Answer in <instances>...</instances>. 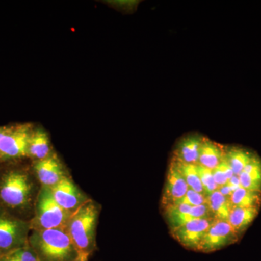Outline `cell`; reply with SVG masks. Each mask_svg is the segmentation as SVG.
I'll use <instances>...</instances> for the list:
<instances>
[{"mask_svg":"<svg viewBox=\"0 0 261 261\" xmlns=\"http://www.w3.org/2000/svg\"><path fill=\"white\" fill-rule=\"evenodd\" d=\"M224 159V147L208 138L202 137L197 164L208 169L214 170Z\"/></svg>","mask_w":261,"mask_h":261,"instance_id":"obj_13","label":"cell"},{"mask_svg":"<svg viewBox=\"0 0 261 261\" xmlns=\"http://www.w3.org/2000/svg\"><path fill=\"white\" fill-rule=\"evenodd\" d=\"M0 261H40L34 250L27 245L8 252L1 257Z\"/></svg>","mask_w":261,"mask_h":261,"instance_id":"obj_22","label":"cell"},{"mask_svg":"<svg viewBox=\"0 0 261 261\" xmlns=\"http://www.w3.org/2000/svg\"><path fill=\"white\" fill-rule=\"evenodd\" d=\"M206 197L212 217L216 220L228 221L233 208L230 197L223 195L218 190Z\"/></svg>","mask_w":261,"mask_h":261,"instance_id":"obj_16","label":"cell"},{"mask_svg":"<svg viewBox=\"0 0 261 261\" xmlns=\"http://www.w3.org/2000/svg\"><path fill=\"white\" fill-rule=\"evenodd\" d=\"M238 232L228 221L215 220L201 242L197 251L211 252L238 241Z\"/></svg>","mask_w":261,"mask_h":261,"instance_id":"obj_7","label":"cell"},{"mask_svg":"<svg viewBox=\"0 0 261 261\" xmlns=\"http://www.w3.org/2000/svg\"><path fill=\"white\" fill-rule=\"evenodd\" d=\"M190 190L188 185L172 162L170 163L163 197V205L172 204L182 198Z\"/></svg>","mask_w":261,"mask_h":261,"instance_id":"obj_10","label":"cell"},{"mask_svg":"<svg viewBox=\"0 0 261 261\" xmlns=\"http://www.w3.org/2000/svg\"><path fill=\"white\" fill-rule=\"evenodd\" d=\"M215 220L214 218H207L190 221L171 229V236L182 246L197 251L202 239Z\"/></svg>","mask_w":261,"mask_h":261,"instance_id":"obj_8","label":"cell"},{"mask_svg":"<svg viewBox=\"0 0 261 261\" xmlns=\"http://www.w3.org/2000/svg\"><path fill=\"white\" fill-rule=\"evenodd\" d=\"M255 154L240 147L225 148V161L229 165L233 173L239 176Z\"/></svg>","mask_w":261,"mask_h":261,"instance_id":"obj_19","label":"cell"},{"mask_svg":"<svg viewBox=\"0 0 261 261\" xmlns=\"http://www.w3.org/2000/svg\"><path fill=\"white\" fill-rule=\"evenodd\" d=\"M164 216L171 229L179 227L195 220L213 218L207 202L203 205L194 206L191 211L182 214L175 212L168 207H164Z\"/></svg>","mask_w":261,"mask_h":261,"instance_id":"obj_12","label":"cell"},{"mask_svg":"<svg viewBox=\"0 0 261 261\" xmlns=\"http://www.w3.org/2000/svg\"><path fill=\"white\" fill-rule=\"evenodd\" d=\"M32 184L27 173L10 171L0 181V200L11 208L25 207L30 200Z\"/></svg>","mask_w":261,"mask_h":261,"instance_id":"obj_2","label":"cell"},{"mask_svg":"<svg viewBox=\"0 0 261 261\" xmlns=\"http://www.w3.org/2000/svg\"><path fill=\"white\" fill-rule=\"evenodd\" d=\"M240 185L246 190L261 192V161L254 155L239 175Z\"/></svg>","mask_w":261,"mask_h":261,"instance_id":"obj_15","label":"cell"},{"mask_svg":"<svg viewBox=\"0 0 261 261\" xmlns=\"http://www.w3.org/2000/svg\"><path fill=\"white\" fill-rule=\"evenodd\" d=\"M171 162L177 168L178 172L181 173L182 177L185 178L190 190L205 195V190H204L203 187L201 183L200 176H199L197 164L178 162V161H173V160L171 161Z\"/></svg>","mask_w":261,"mask_h":261,"instance_id":"obj_20","label":"cell"},{"mask_svg":"<svg viewBox=\"0 0 261 261\" xmlns=\"http://www.w3.org/2000/svg\"><path fill=\"white\" fill-rule=\"evenodd\" d=\"M50 152L49 137L42 129L34 130L29 144L28 155L42 161L49 158Z\"/></svg>","mask_w":261,"mask_h":261,"instance_id":"obj_17","label":"cell"},{"mask_svg":"<svg viewBox=\"0 0 261 261\" xmlns=\"http://www.w3.org/2000/svg\"><path fill=\"white\" fill-rule=\"evenodd\" d=\"M1 257H2V256H0V260H1Z\"/></svg>","mask_w":261,"mask_h":261,"instance_id":"obj_28","label":"cell"},{"mask_svg":"<svg viewBox=\"0 0 261 261\" xmlns=\"http://www.w3.org/2000/svg\"><path fill=\"white\" fill-rule=\"evenodd\" d=\"M202 137L198 135H190L181 138L174 149L172 160L178 162L197 164Z\"/></svg>","mask_w":261,"mask_h":261,"instance_id":"obj_11","label":"cell"},{"mask_svg":"<svg viewBox=\"0 0 261 261\" xmlns=\"http://www.w3.org/2000/svg\"><path fill=\"white\" fill-rule=\"evenodd\" d=\"M32 132L29 124L9 126L0 140V159L28 155L29 140Z\"/></svg>","mask_w":261,"mask_h":261,"instance_id":"obj_6","label":"cell"},{"mask_svg":"<svg viewBox=\"0 0 261 261\" xmlns=\"http://www.w3.org/2000/svg\"><path fill=\"white\" fill-rule=\"evenodd\" d=\"M261 192L251 191L240 187L230 196L233 207H259Z\"/></svg>","mask_w":261,"mask_h":261,"instance_id":"obj_21","label":"cell"},{"mask_svg":"<svg viewBox=\"0 0 261 261\" xmlns=\"http://www.w3.org/2000/svg\"><path fill=\"white\" fill-rule=\"evenodd\" d=\"M212 173L215 182H216L219 188L227 185L228 182V178H226V175L224 174V172L219 168L216 167L215 169L212 170Z\"/></svg>","mask_w":261,"mask_h":261,"instance_id":"obj_25","label":"cell"},{"mask_svg":"<svg viewBox=\"0 0 261 261\" xmlns=\"http://www.w3.org/2000/svg\"><path fill=\"white\" fill-rule=\"evenodd\" d=\"M28 225L0 208V256L25 246Z\"/></svg>","mask_w":261,"mask_h":261,"instance_id":"obj_4","label":"cell"},{"mask_svg":"<svg viewBox=\"0 0 261 261\" xmlns=\"http://www.w3.org/2000/svg\"><path fill=\"white\" fill-rule=\"evenodd\" d=\"M207 202V197L205 195L198 193L192 190H189L186 195L172 204H185V205L192 206H198L203 205Z\"/></svg>","mask_w":261,"mask_h":261,"instance_id":"obj_24","label":"cell"},{"mask_svg":"<svg viewBox=\"0 0 261 261\" xmlns=\"http://www.w3.org/2000/svg\"><path fill=\"white\" fill-rule=\"evenodd\" d=\"M50 190L56 202L68 212L77 210L82 205L80 192L68 178H62Z\"/></svg>","mask_w":261,"mask_h":261,"instance_id":"obj_9","label":"cell"},{"mask_svg":"<svg viewBox=\"0 0 261 261\" xmlns=\"http://www.w3.org/2000/svg\"><path fill=\"white\" fill-rule=\"evenodd\" d=\"M70 218V212L65 211L56 202L51 194L50 188L43 187L37 202L38 224L42 229L65 228Z\"/></svg>","mask_w":261,"mask_h":261,"instance_id":"obj_5","label":"cell"},{"mask_svg":"<svg viewBox=\"0 0 261 261\" xmlns=\"http://www.w3.org/2000/svg\"><path fill=\"white\" fill-rule=\"evenodd\" d=\"M97 210L92 202H84L70 216L68 233L80 261H86L93 247Z\"/></svg>","mask_w":261,"mask_h":261,"instance_id":"obj_1","label":"cell"},{"mask_svg":"<svg viewBox=\"0 0 261 261\" xmlns=\"http://www.w3.org/2000/svg\"><path fill=\"white\" fill-rule=\"evenodd\" d=\"M9 128V126H3L0 127V140H1L2 137H3V135L6 133L7 130Z\"/></svg>","mask_w":261,"mask_h":261,"instance_id":"obj_27","label":"cell"},{"mask_svg":"<svg viewBox=\"0 0 261 261\" xmlns=\"http://www.w3.org/2000/svg\"><path fill=\"white\" fill-rule=\"evenodd\" d=\"M35 171L39 181L49 188L55 186L64 177L61 165L56 159L51 157L39 161L36 164Z\"/></svg>","mask_w":261,"mask_h":261,"instance_id":"obj_14","label":"cell"},{"mask_svg":"<svg viewBox=\"0 0 261 261\" xmlns=\"http://www.w3.org/2000/svg\"><path fill=\"white\" fill-rule=\"evenodd\" d=\"M217 167L219 168L220 169L224 172V174L226 175V178H228V181L234 176V173H233L232 169L230 167L228 163L225 161V159L222 162L220 163Z\"/></svg>","mask_w":261,"mask_h":261,"instance_id":"obj_26","label":"cell"},{"mask_svg":"<svg viewBox=\"0 0 261 261\" xmlns=\"http://www.w3.org/2000/svg\"><path fill=\"white\" fill-rule=\"evenodd\" d=\"M37 245L43 256L49 261H65L75 251L65 228L42 229L38 235Z\"/></svg>","mask_w":261,"mask_h":261,"instance_id":"obj_3","label":"cell"},{"mask_svg":"<svg viewBox=\"0 0 261 261\" xmlns=\"http://www.w3.org/2000/svg\"><path fill=\"white\" fill-rule=\"evenodd\" d=\"M259 207H233L228 221L238 232L244 231L258 214Z\"/></svg>","mask_w":261,"mask_h":261,"instance_id":"obj_18","label":"cell"},{"mask_svg":"<svg viewBox=\"0 0 261 261\" xmlns=\"http://www.w3.org/2000/svg\"><path fill=\"white\" fill-rule=\"evenodd\" d=\"M197 171H198L199 176H200L201 183L203 187L206 197L211 195L213 192L216 191L219 187L216 185L213 176L212 170L203 167L197 164Z\"/></svg>","mask_w":261,"mask_h":261,"instance_id":"obj_23","label":"cell"}]
</instances>
